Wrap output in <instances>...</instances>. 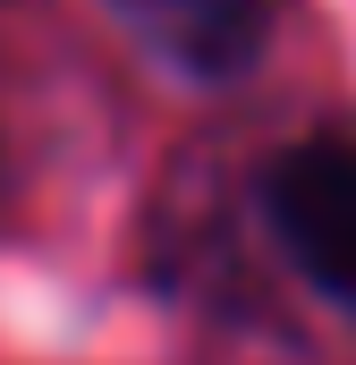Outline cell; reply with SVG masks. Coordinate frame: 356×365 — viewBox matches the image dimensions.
I'll return each mask as SVG.
<instances>
[{"instance_id":"6da1fadb","label":"cell","mask_w":356,"mask_h":365,"mask_svg":"<svg viewBox=\"0 0 356 365\" xmlns=\"http://www.w3.org/2000/svg\"><path fill=\"white\" fill-rule=\"evenodd\" d=\"M263 212L280 247L297 255V272L331 297L356 306V145H288L263 179Z\"/></svg>"},{"instance_id":"7a4b0ae2","label":"cell","mask_w":356,"mask_h":365,"mask_svg":"<svg viewBox=\"0 0 356 365\" xmlns=\"http://www.w3.org/2000/svg\"><path fill=\"white\" fill-rule=\"evenodd\" d=\"M162 60L195 68V77H229L263 51L271 0H110Z\"/></svg>"}]
</instances>
